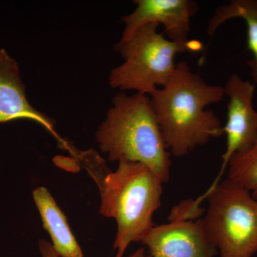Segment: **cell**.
I'll use <instances>...</instances> for the list:
<instances>
[{
    "mask_svg": "<svg viewBox=\"0 0 257 257\" xmlns=\"http://www.w3.org/2000/svg\"><path fill=\"white\" fill-rule=\"evenodd\" d=\"M224 87L207 84L184 61L164 87L150 96L161 132L171 155L182 157L224 134L221 120L207 106L218 104Z\"/></svg>",
    "mask_w": 257,
    "mask_h": 257,
    "instance_id": "obj_1",
    "label": "cell"
},
{
    "mask_svg": "<svg viewBox=\"0 0 257 257\" xmlns=\"http://www.w3.org/2000/svg\"><path fill=\"white\" fill-rule=\"evenodd\" d=\"M101 194V214L117 224L115 257H123L130 243L141 242L155 226L152 216L162 204L163 184L147 166L120 160L117 170L102 169L92 176Z\"/></svg>",
    "mask_w": 257,
    "mask_h": 257,
    "instance_id": "obj_2",
    "label": "cell"
},
{
    "mask_svg": "<svg viewBox=\"0 0 257 257\" xmlns=\"http://www.w3.org/2000/svg\"><path fill=\"white\" fill-rule=\"evenodd\" d=\"M96 140L108 160H126L147 166L164 183L170 177L171 154L157 121L150 97L120 93L115 96Z\"/></svg>",
    "mask_w": 257,
    "mask_h": 257,
    "instance_id": "obj_3",
    "label": "cell"
},
{
    "mask_svg": "<svg viewBox=\"0 0 257 257\" xmlns=\"http://www.w3.org/2000/svg\"><path fill=\"white\" fill-rule=\"evenodd\" d=\"M159 25H143L127 41L119 42L115 50L124 58V63L111 70L109 82L111 87L121 90H135L151 96L165 86L176 69L175 56L188 50H199L200 42L178 43L171 41Z\"/></svg>",
    "mask_w": 257,
    "mask_h": 257,
    "instance_id": "obj_4",
    "label": "cell"
},
{
    "mask_svg": "<svg viewBox=\"0 0 257 257\" xmlns=\"http://www.w3.org/2000/svg\"><path fill=\"white\" fill-rule=\"evenodd\" d=\"M203 197L209 207L203 229L220 257H253L257 253V199L229 179L213 184Z\"/></svg>",
    "mask_w": 257,
    "mask_h": 257,
    "instance_id": "obj_5",
    "label": "cell"
},
{
    "mask_svg": "<svg viewBox=\"0 0 257 257\" xmlns=\"http://www.w3.org/2000/svg\"><path fill=\"white\" fill-rule=\"evenodd\" d=\"M229 97L226 122L223 126L226 135V150L222 155V166L219 180L231 157L244 151L257 140V111L253 106L255 85L237 74L229 76L224 87Z\"/></svg>",
    "mask_w": 257,
    "mask_h": 257,
    "instance_id": "obj_6",
    "label": "cell"
},
{
    "mask_svg": "<svg viewBox=\"0 0 257 257\" xmlns=\"http://www.w3.org/2000/svg\"><path fill=\"white\" fill-rule=\"evenodd\" d=\"M136 9L121 18L125 24L119 42L127 41L143 25L157 23L163 26L166 37L171 41L187 43L190 32L191 19L198 7L192 0H136Z\"/></svg>",
    "mask_w": 257,
    "mask_h": 257,
    "instance_id": "obj_7",
    "label": "cell"
},
{
    "mask_svg": "<svg viewBox=\"0 0 257 257\" xmlns=\"http://www.w3.org/2000/svg\"><path fill=\"white\" fill-rule=\"evenodd\" d=\"M141 242L152 257H215L218 253L204 233L202 219L155 225Z\"/></svg>",
    "mask_w": 257,
    "mask_h": 257,
    "instance_id": "obj_8",
    "label": "cell"
},
{
    "mask_svg": "<svg viewBox=\"0 0 257 257\" xmlns=\"http://www.w3.org/2000/svg\"><path fill=\"white\" fill-rule=\"evenodd\" d=\"M17 119L36 121L55 135L53 120L29 103L18 64L3 49L0 50V124Z\"/></svg>",
    "mask_w": 257,
    "mask_h": 257,
    "instance_id": "obj_9",
    "label": "cell"
},
{
    "mask_svg": "<svg viewBox=\"0 0 257 257\" xmlns=\"http://www.w3.org/2000/svg\"><path fill=\"white\" fill-rule=\"evenodd\" d=\"M33 197L55 252L60 257H83L82 248L71 231L67 218L48 190L38 187L34 191Z\"/></svg>",
    "mask_w": 257,
    "mask_h": 257,
    "instance_id": "obj_10",
    "label": "cell"
},
{
    "mask_svg": "<svg viewBox=\"0 0 257 257\" xmlns=\"http://www.w3.org/2000/svg\"><path fill=\"white\" fill-rule=\"evenodd\" d=\"M233 18H241L247 28V48L252 58L247 62L254 85L257 84V0H233L220 5L208 22L207 35L212 38L222 24Z\"/></svg>",
    "mask_w": 257,
    "mask_h": 257,
    "instance_id": "obj_11",
    "label": "cell"
},
{
    "mask_svg": "<svg viewBox=\"0 0 257 257\" xmlns=\"http://www.w3.org/2000/svg\"><path fill=\"white\" fill-rule=\"evenodd\" d=\"M228 179L247 189L257 199V140L244 151L231 157Z\"/></svg>",
    "mask_w": 257,
    "mask_h": 257,
    "instance_id": "obj_12",
    "label": "cell"
},
{
    "mask_svg": "<svg viewBox=\"0 0 257 257\" xmlns=\"http://www.w3.org/2000/svg\"><path fill=\"white\" fill-rule=\"evenodd\" d=\"M203 199L202 197L198 198L197 200L188 199L182 201L178 205L175 206L171 211L169 220L176 221H194L202 215L205 211L204 207H200V203Z\"/></svg>",
    "mask_w": 257,
    "mask_h": 257,
    "instance_id": "obj_13",
    "label": "cell"
},
{
    "mask_svg": "<svg viewBox=\"0 0 257 257\" xmlns=\"http://www.w3.org/2000/svg\"><path fill=\"white\" fill-rule=\"evenodd\" d=\"M39 247H40L42 257H60L52 247V243L46 240L40 239V242H39Z\"/></svg>",
    "mask_w": 257,
    "mask_h": 257,
    "instance_id": "obj_14",
    "label": "cell"
},
{
    "mask_svg": "<svg viewBox=\"0 0 257 257\" xmlns=\"http://www.w3.org/2000/svg\"><path fill=\"white\" fill-rule=\"evenodd\" d=\"M128 257H152L150 254H147L145 248H140L137 250L135 253Z\"/></svg>",
    "mask_w": 257,
    "mask_h": 257,
    "instance_id": "obj_15",
    "label": "cell"
}]
</instances>
